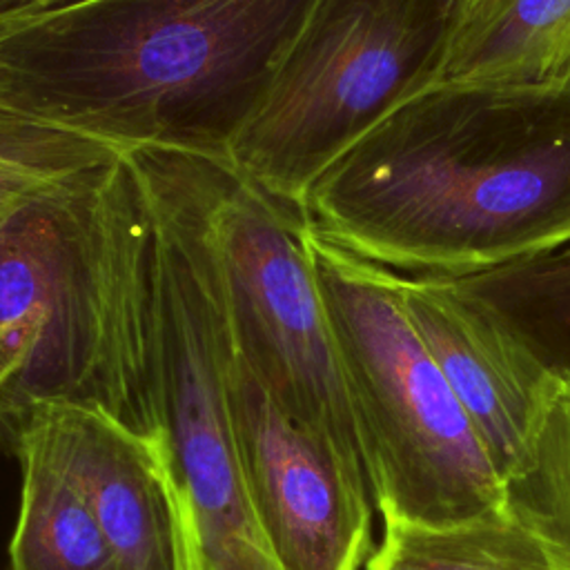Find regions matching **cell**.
<instances>
[{
  "instance_id": "obj_8",
  "label": "cell",
  "mask_w": 570,
  "mask_h": 570,
  "mask_svg": "<svg viewBox=\"0 0 570 570\" xmlns=\"http://www.w3.org/2000/svg\"><path fill=\"white\" fill-rule=\"evenodd\" d=\"M225 390L245 494L276 566L358 570L372 552L367 485L269 399L232 334Z\"/></svg>"
},
{
  "instance_id": "obj_4",
  "label": "cell",
  "mask_w": 570,
  "mask_h": 570,
  "mask_svg": "<svg viewBox=\"0 0 570 570\" xmlns=\"http://www.w3.org/2000/svg\"><path fill=\"white\" fill-rule=\"evenodd\" d=\"M305 238L383 521L441 528L503 508V479L410 323L394 274L307 225Z\"/></svg>"
},
{
  "instance_id": "obj_1",
  "label": "cell",
  "mask_w": 570,
  "mask_h": 570,
  "mask_svg": "<svg viewBox=\"0 0 570 570\" xmlns=\"http://www.w3.org/2000/svg\"><path fill=\"white\" fill-rule=\"evenodd\" d=\"M301 218L405 276L463 278L570 243V80L430 82L307 189Z\"/></svg>"
},
{
  "instance_id": "obj_3",
  "label": "cell",
  "mask_w": 570,
  "mask_h": 570,
  "mask_svg": "<svg viewBox=\"0 0 570 570\" xmlns=\"http://www.w3.org/2000/svg\"><path fill=\"white\" fill-rule=\"evenodd\" d=\"M147 240L149 381L160 432L191 505L205 570H281L254 521L229 421V332L194 154L125 151Z\"/></svg>"
},
{
  "instance_id": "obj_10",
  "label": "cell",
  "mask_w": 570,
  "mask_h": 570,
  "mask_svg": "<svg viewBox=\"0 0 570 570\" xmlns=\"http://www.w3.org/2000/svg\"><path fill=\"white\" fill-rule=\"evenodd\" d=\"M392 274L410 323L505 479L525 463L559 381L448 278Z\"/></svg>"
},
{
  "instance_id": "obj_11",
  "label": "cell",
  "mask_w": 570,
  "mask_h": 570,
  "mask_svg": "<svg viewBox=\"0 0 570 570\" xmlns=\"http://www.w3.org/2000/svg\"><path fill=\"white\" fill-rule=\"evenodd\" d=\"M525 80H570V0H483L459 18L432 78Z\"/></svg>"
},
{
  "instance_id": "obj_14",
  "label": "cell",
  "mask_w": 570,
  "mask_h": 570,
  "mask_svg": "<svg viewBox=\"0 0 570 570\" xmlns=\"http://www.w3.org/2000/svg\"><path fill=\"white\" fill-rule=\"evenodd\" d=\"M365 570H552L539 539L505 508L452 525L383 521Z\"/></svg>"
},
{
  "instance_id": "obj_12",
  "label": "cell",
  "mask_w": 570,
  "mask_h": 570,
  "mask_svg": "<svg viewBox=\"0 0 570 570\" xmlns=\"http://www.w3.org/2000/svg\"><path fill=\"white\" fill-rule=\"evenodd\" d=\"M11 454L20 497L7 570H118L82 492L42 439L22 428Z\"/></svg>"
},
{
  "instance_id": "obj_18",
  "label": "cell",
  "mask_w": 570,
  "mask_h": 570,
  "mask_svg": "<svg viewBox=\"0 0 570 570\" xmlns=\"http://www.w3.org/2000/svg\"><path fill=\"white\" fill-rule=\"evenodd\" d=\"M483 0H461V11H459V18L465 16L468 11H472L476 4H481Z\"/></svg>"
},
{
  "instance_id": "obj_17",
  "label": "cell",
  "mask_w": 570,
  "mask_h": 570,
  "mask_svg": "<svg viewBox=\"0 0 570 570\" xmlns=\"http://www.w3.org/2000/svg\"><path fill=\"white\" fill-rule=\"evenodd\" d=\"M27 2H31V0H0V13H2V11H11V9H18V7L27 4Z\"/></svg>"
},
{
  "instance_id": "obj_13",
  "label": "cell",
  "mask_w": 570,
  "mask_h": 570,
  "mask_svg": "<svg viewBox=\"0 0 570 570\" xmlns=\"http://www.w3.org/2000/svg\"><path fill=\"white\" fill-rule=\"evenodd\" d=\"M448 281L546 374L570 387V243Z\"/></svg>"
},
{
  "instance_id": "obj_15",
  "label": "cell",
  "mask_w": 570,
  "mask_h": 570,
  "mask_svg": "<svg viewBox=\"0 0 570 570\" xmlns=\"http://www.w3.org/2000/svg\"><path fill=\"white\" fill-rule=\"evenodd\" d=\"M503 508L539 539L552 570H570V387L559 383L525 463L503 479Z\"/></svg>"
},
{
  "instance_id": "obj_2",
  "label": "cell",
  "mask_w": 570,
  "mask_h": 570,
  "mask_svg": "<svg viewBox=\"0 0 570 570\" xmlns=\"http://www.w3.org/2000/svg\"><path fill=\"white\" fill-rule=\"evenodd\" d=\"M316 0H51L0 13V122L229 160Z\"/></svg>"
},
{
  "instance_id": "obj_7",
  "label": "cell",
  "mask_w": 570,
  "mask_h": 570,
  "mask_svg": "<svg viewBox=\"0 0 570 570\" xmlns=\"http://www.w3.org/2000/svg\"><path fill=\"white\" fill-rule=\"evenodd\" d=\"M107 165L40 191L0 227V448L7 452L40 403H82L116 416L89 276V205Z\"/></svg>"
},
{
  "instance_id": "obj_6",
  "label": "cell",
  "mask_w": 570,
  "mask_h": 570,
  "mask_svg": "<svg viewBox=\"0 0 570 570\" xmlns=\"http://www.w3.org/2000/svg\"><path fill=\"white\" fill-rule=\"evenodd\" d=\"M196 160L207 240L240 358L269 399L367 485L350 383L301 214L272 200L229 160Z\"/></svg>"
},
{
  "instance_id": "obj_9",
  "label": "cell",
  "mask_w": 570,
  "mask_h": 570,
  "mask_svg": "<svg viewBox=\"0 0 570 570\" xmlns=\"http://www.w3.org/2000/svg\"><path fill=\"white\" fill-rule=\"evenodd\" d=\"M22 428L42 439L78 485L118 570H205L198 525L165 434H145L102 407L62 401L33 405L18 432Z\"/></svg>"
},
{
  "instance_id": "obj_16",
  "label": "cell",
  "mask_w": 570,
  "mask_h": 570,
  "mask_svg": "<svg viewBox=\"0 0 570 570\" xmlns=\"http://www.w3.org/2000/svg\"><path fill=\"white\" fill-rule=\"evenodd\" d=\"M116 156L78 136L0 122V227L29 198Z\"/></svg>"
},
{
  "instance_id": "obj_19",
  "label": "cell",
  "mask_w": 570,
  "mask_h": 570,
  "mask_svg": "<svg viewBox=\"0 0 570 570\" xmlns=\"http://www.w3.org/2000/svg\"><path fill=\"white\" fill-rule=\"evenodd\" d=\"M47 2H51V0H31V2H27V4H22V7H18V9H29V7H40V4H47ZM18 9H11V11H18ZM2 13H7V11H2Z\"/></svg>"
},
{
  "instance_id": "obj_5",
  "label": "cell",
  "mask_w": 570,
  "mask_h": 570,
  "mask_svg": "<svg viewBox=\"0 0 570 570\" xmlns=\"http://www.w3.org/2000/svg\"><path fill=\"white\" fill-rule=\"evenodd\" d=\"M461 0H316L229 145V163L298 212L376 120L432 82Z\"/></svg>"
}]
</instances>
